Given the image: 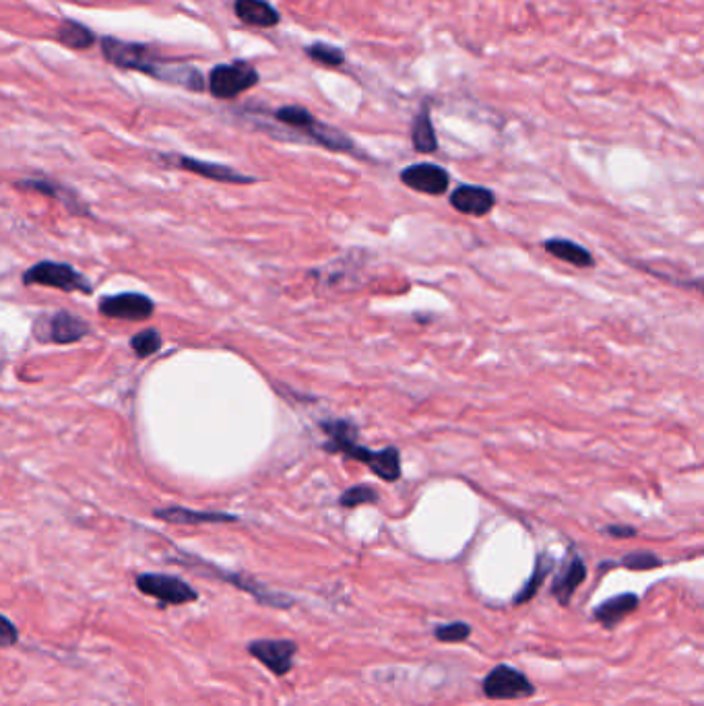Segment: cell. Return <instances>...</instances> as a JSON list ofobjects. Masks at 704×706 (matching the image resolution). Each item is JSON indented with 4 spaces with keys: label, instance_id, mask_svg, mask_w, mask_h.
<instances>
[{
    "label": "cell",
    "instance_id": "25",
    "mask_svg": "<svg viewBox=\"0 0 704 706\" xmlns=\"http://www.w3.org/2000/svg\"><path fill=\"white\" fill-rule=\"evenodd\" d=\"M378 502V492L366 484H360V486H354V488H349L341 494L339 498V504L343 508H356V506H364V504H374Z\"/></svg>",
    "mask_w": 704,
    "mask_h": 706
},
{
    "label": "cell",
    "instance_id": "15",
    "mask_svg": "<svg viewBox=\"0 0 704 706\" xmlns=\"http://www.w3.org/2000/svg\"><path fill=\"white\" fill-rule=\"evenodd\" d=\"M153 517L172 525H209V523H236L238 517L228 512H209V510H190L182 506L157 508Z\"/></svg>",
    "mask_w": 704,
    "mask_h": 706
},
{
    "label": "cell",
    "instance_id": "28",
    "mask_svg": "<svg viewBox=\"0 0 704 706\" xmlns=\"http://www.w3.org/2000/svg\"><path fill=\"white\" fill-rule=\"evenodd\" d=\"M19 643V630L17 626L0 614V649H11Z\"/></svg>",
    "mask_w": 704,
    "mask_h": 706
},
{
    "label": "cell",
    "instance_id": "21",
    "mask_svg": "<svg viewBox=\"0 0 704 706\" xmlns=\"http://www.w3.org/2000/svg\"><path fill=\"white\" fill-rule=\"evenodd\" d=\"M273 118L285 128L296 131L298 139H306V141H310V135L318 122V118H314V114L302 106H283L273 112Z\"/></svg>",
    "mask_w": 704,
    "mask_h": 706
},
{
    "label": "cell",
    "instance_id": "4",
    "mask_svg": "<svg viewBox=\"0 0 704 706\" xmlns=\"http://www.w3.org/2000/svg\"><path fill=\"white\" fill-rule=\"evenodd\" d=\"M261 75L250 62L234 60L228 64H217L207 79V89L217 100H234L244 91L259 85Z\"/></svg>",
    "mask_w": 704,
    "mask_h": 706
},
{
    "label": "cell",
    "instance_id": "20",
    "mask_svg": "<svg viewBox=\"0 0 704 706\" xmlns=\"http://www.w3.org/2000/svg\"><path fill=\"white\" fill-rule=\"evenodd\" d=\"M56 40L71 50H89L93 44H98V36L87 25L75 19H64L58 25Z\"/></svg>",
    "mask_w": 704,
    "mask_h": 706
},
{
    "label": "cell",
    "instance_id": "27",
    "mask_svg": "<svg viewBox=\"0 0 704 706\" xmlns=\"http://www.w3.org/2000/svg\"><path fill=\"white\" fill-rule=\"evenodd\" d=\"M620 564L624 568H628V570H640V572H643V570H653V568L663 566V560L657 554H653V552H632V554L624 556L620 560Z\"/></svg>",
    "mask_w": 704,
    "mask_h": 706
},
{
    "label": "cell",
    "instance_id": "18",
    "mask_svg": "<svg viewBox=\"0 0 704 706\" xmlns=\"http://www.w3.org/2000/svg\"><path fill=\"white\" fill-rule=\"evenodd\" d=\"M543 248H546L552 256H556V259L572 265V267H579V269H589L595 265L593 261V254L581 246V244H576L572 240H564V238H550L546 244H543Z\"/></svg>",
    "mask_w": 704,
    "mask_h": 706
},
{
    "label": "cell",
    "instance_id": "6",
    "mask_svg": "<svg viewBox=\"0 0 704 706\" xmlns=\"http://www.w3.org/2000/svg\"><path fill=\"white\" fill-rule=\"evenodd\" d=\"M135 585L143 595L157 599L162 605H186L199 599V593L195 589L172 574L145 572L137 576Z\"/></svg>",
    "mask_w": 704,
    "mask_h": 706
},
{
    "label": "cell",
    "instance_id": "10",
    "mask_svg": "<svg viewBox=\"0 0 704 706\" xmlns=\"http://www.w3.org/2000/svg\"><path fill=\"white\" fill-rule=\"evenodd\" d=\"M164 159H166V164H170V166H176L184 172L197 174V176L213 180V182H223V184H254L256 182V178L246 176L230 166L203 162V159L190 157V155H176V157H164Z\"/></svg>",
    "mask_w": 704,
    "mask_h": 706
},
{
    "label": "cell",
    "instance_id": "9",
    "mask_svg": "<svg viewBox=\"0 0 704 706\" xmlns=\"http://www.w3.org/2000/svg\"><path fill=\"white\" fill-rule=\"evenodd\" d=\"M98 310L108 318L128 320V323H141V320L151 318V314L155 312V302L139 292H124V294L102 298Z\"/></svg>",
    "mask_w": 704,
    "mask_h": 706
},
{
    "label": "cell",
    "instance_id": "29",
    "mask_svg": "<svg viewBox=\"0 0 704 706\" xmlns=\"http://www.w3.org/2000/svg\"><path fill=\"white\" fill-rule=\"evenodd\" d=\"M605 533L616 537V539H626V537H634V535H636V529L626 527V525H610V527L605 529Z\"/></svg>",
    "mask_w": 704,
    "mask_h": 706
},
{
    "label": "cell",
    "instance_id": "7",
    "mask_svg": "<svg viewBox=\"0 0 704 706\" xmlns=\"http://www.w3.org/2000/svg\"><path fill=\"white\" fill-rule=\"evenodd\" d=\"M482 688L484 694L492 700H519L529 698L535 692V686L529 682L525 673L510 665L494 667L484 678Z\"/></svg>",
    "mask_w": 704,
    "mask_h": 706
},
{
    "label": "cell",
    "instance_id": "22",
    "mask_svg": "<svg viewBox=\"0 0 704 706\" xmlns=\"http://www.w3.org/2000/svg\"><path fill=\"white\" fill-rule=\"evenodd\" d=\"M554 566H556V562H554V558H552L550 554L537 556L535 568H533V572H531V579H529V581L523 585V589L517 593L515 605H521V603L531 601V599L539 593V587L543 585V581L548 579L550 572L554 570Z\"/></svg>",
    "mask_w": 704,
    "mask_h": 706
},
{
    "label": "cell",
    "instance_id": "5",
    "mask_svg": "<svg viewBox=\"0 0 704 706\" xmlns=\"http://www.w3.org/2000/svg\"><path fill=\"white\" fill-rule=\"evenodd\" d=\"M89 333H91V327L85 323V320L67 310L40 316L34 323V337L40 343L69 345L85 339Z\"/></svg>",
    "mask_w": 704,
    "mask_h": 706
},
{
    "label": "cell",
    "instance_id": "24",
    "mask_svg": "<svg viewBox=\"0 0 704 706\" xmlns=\"http://www.w3.org/2000/svg\"><path fill=\"white\" fill-rule=\"evenodd\" d=\"M162 345H164V341L155 329H145V331H139L137 335L131 337V347L137 353V358H141V360L155 356V353L162 349Z\"/></svg>",
    "mask_w": 704,
    "mask_h": 706
},
{
    "label": "cell",
    "instance_id": "23",
    "mask_svg": "<svg viewBox=\"0 0 704 706\" xmlns=\"http://www.w3.org/2000/svg\"><path fill=\"white\" fill-rule=\"evenodd\" d=\"M306 56L312 62L320 64V67H327V69H341L345 64V52L325 42H314L306 46Z\"/></svg>",
    "mask_w": 704,
    "mask_h": 706
},
{
    "label": "cell",
    "instance_id": "3",
    "mask_svg": "<svg viewBox=\"0 0 704 706\" xmlns=\"http://www.w3.org/2000/svg\"><path fill=\"white\" fill-rule=\"evenodd\" d=\"M23 283L27 287H34V285L54 287V290L67 292V294H87V296L93 294L91 281L69 263H56V261L36 263L34 267H29L23 273Z\"/></svg>",
    "mask_w": 704,
    "mask_h": 706
},
{
    "label": "cell",
    "instance_id": "1",
    "mask_svg": "<svg viewBox=\"0 0 704 706\" xmlns=\"http://www.w3.org/2000/svg\"><path fill=\"white\" fill-rule=\"evenodd\" d=\"M170 562H176V564H182V566H188L192 570H199L203 574H211L213 579H219L223 583H230L232 587L252 595L256 601H259L261 605H269V607H275V609H287V607H292L294 605V599L292 597H287L285 593H279V591H273L269 589L267 585L259 583V581H254L252 576L248 574H240V572H230V570H223L219 566H213L197 556H190L186 552H180L178 558H172Z\"/></svg>",
    "mask_w": 704,
    "mask_h": 706
},
{
    "label": "cell",
    "instance_id": "17",
    "mask_svg": "<svg viewBox=\"0 0 704 706\" xmlns=\"http://www.w3.org/2000/svg\"><path fill=\"white\" fill-rule=\"evenodd\" d=\"M640 605V599L636 593H620L616 597H610L607 601L599 603L595 607V620L605 626V628H614L618 626L626 616H630L632 612H636Z\"/></svg>",
    "mask_w": 704,
    "mask_h": 706
},
{
    "label": "cell",
    "instance_id": "14",
    "mask_svg": "<svg viewBox=\"0 0 704 706\" xmlns=\"http://www.w3.org/2000/svg\"><path fill=\"white\" fill-rule=\"evenodd\" d=\"M587 579V566L581 560V556L576 552H570L564 566L556 574L554 585H552V595L560 601V605H568L572 595L576 593Z\"/></svg>",
    "mask_w": 704,
    "mask_h": 706
},
{
    "label": "cell",
    "instance_id": "12",
    "mask_svg": "<svg viewBox=\"0 0 704 706\" xmlns=\"http://www.w3.org/2000/svg\"><path fill=\"white\" fill-rule=\"evenodd\" d=\"M399 178L407 188L424 192V195H432V197L444 195L448 186H451V176H448V172L442 166H436V164H413L401 170Z\"/></svg>",
    "mask_w": 704,
    "mask_h": 706
},
{
    "label": "cell",
    "instance_id": "8",
    "mask_svg": "<svg viewBox=\"0 0 704 706\" xmlns=\"http://www.w3.org/2000/svg\"><path fill=\"white\" fill-rule=\"evenodd\" d=\"M248 653L261 661L275 676L283 678L294 667V657L298 653V645L287 638H259L248 645Z\"/></svg>",
    "mask_w": 704,
    "mask_h": 706
},
{
    "label": "cell",
    "instance_id": "26",
    "mask_svg": "<svg viewBox=\"0 0 704 706\" xmlns=\"http://www.w3.org/2000/svg\"><path fill=\"white\" fill-rule=\"evenodd\" d=\"M434 636H436V640H440V643H446V645L465 643V640L471 636V626L465 622L442 624V626H436Z\"/></svg>",
    "mask_w": 704,
    "mask_h": 706
},
{
    "label": "cell",
    "instance_id": "19",
    "mask_svg": "<svg viewBox=\"0 0 704 706\" xmlns=\"http://www.w3.org/2000/svg\"><path fill=\"white\" fill-rule=\"evenodd\" d=\"M411 143L413 149L418 153H434L438 149V139H436V131L432 124V116H430V104H422L418 116L413 118L411 124Z\"/></svg>",
    "mask_w": 704,
    "mask_h": 706
},
{
    "label": "cell",
    "instance_id": "13",
    "mask_svg": "<svg viewBox=\"0 0 704 706\" xmlns=\"http://www.w3.org/2000/svg\"><path fill=\"white\" fill-rule=\"evenodd\" d=\"M451 205L463 215L486 217L496 205V195L486 186L461 184L451 192Z\"/></svg>",
    "mask_w": 704,
    "mask_h": 706
},
{
    "label": "cell",
    "instance_id": "11",
    "mask_svg": "<svg viewBox=\"0 0 704 706\" xmlns=\"http://www.w3.org/2000/svg\"><path fill=\"white\" fill-rule=\"evenodd\" d=\"M15 188L19 190H29V192H38V195H44L48 199H54L58 201L64 209H67L69 213L73 215H79V217H89L91 211L87 207V203L77 195V192L69 186H62L54 180H48V178H27V180H19L15 182Z\"/></svg>",
    "mask_w": 704,
    "mask_h": 706
},
{
    "label": "cell",
    "instance_id": "16",
    "mask_svg": "<svg viewBox=\"0 0 704 706\" xmlns=\"http://www.w3.org/2000/svg\"><path fill=\"white\" fill-rule=\"evenodd\" d=\"M234 11L236 17L250 27L271 29L281 21L279 11L267 0H234Z\"/></svg>",
    "mask_w": 704,
    "mask_h": 706
},
{
    "label": "cell",
    "instance_id": "2",
    "mask_svg": "<svg viewBox=\"0 0 704 706\" xmlns=\"http://www.w3.org/2000/svg\"><path fill=\"white\" fill-rule=\"evenodd\" d=\"M100 42L104 58L124 71H137L147 77L157 79L162 73L166 60L159 56L151 46L139 42H124L112 36H106Z\"/></svg>",
    "mask_w": 704,
    "mask_h": 706
}]
</instances>
